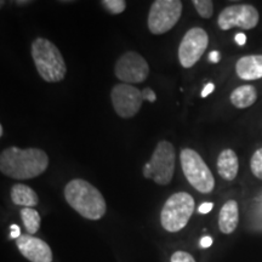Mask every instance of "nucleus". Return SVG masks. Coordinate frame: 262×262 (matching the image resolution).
Listing matches in <instances>:
<instances>
[{"instance_id": "1", "label": "nucleus", "mask_w": 262, "mask_h": 262, "mask_svg": "<svg viewBox=\"0 0 262 262\" xmlns=\"http://www.w3.org/2000/svg\"><path fill=\"white\" fill-rule=\"evenodd\" d=\"M49 157L42 149L9 147L0 155V171L15 180H31L47 171Z\"/></svg>"}, {"instance_id": "2", "label": "nucleus", "mask_w": 262, "mask_h": 262, "mask_svg": "<svg viewBox=\"0 0 262 262\" xmlns=\"http://www.w3.org/2000/svg\"><path fill=\"white\" fill-rule=\"evenodd\" d=\"M64 198L72 209L88 220H100L106 214L102 193L83 179H74L66 185Z\"/></svg>"}, {"instance_id": "3", "label": "nucleus", "mask_w": 262, "mask_h": 262, "mask_svg": "<svg viewBox=\"0 0 262 262\" xmlns=\"http://www.w3.org/2000/svg\"><path fill=\"white\" fill-rule=\"evenodd\" d=\"M31 54L39 75L47 83H58L64 79L67 66L54 42L39 37L32 42Z\"/></svg>"}, {"instance_id": "4", "label": "nucleus", "mask_w": 262, "mask_h": 262, "mask_svg": "<svg viewBox=\"0 0 262 262\" xmlns=\"http://www.w3.org/2000/svg\"><path fill=\"white\" fill-rule=\"evenodd\" d=\"M194 208V199L189 193H173L165 202L160 212V222L163 228L172 233L181 231L188 224Z\"/></svg>"}, {"instance_id": "5", "label": "nucleus", "mask_w": 262, "mask_h": 262, "mask_svg": "<svg viewBox=\"0 0 262 262\" xmlns=\"http://www.w3.org/2000/svg\"><path fill=\"white\" fill-rule=\"evenodd\" d=\"M175 147L169 141H160L150 157V160L143 166V176L146 179L153 180L157 185H169L175 172Z\"/></svg>"}, {"instance_id": "6", "label": "nucleus", "mask_w": 262, "mask_h": 262, "mask_svg": "<svg viewBox=\"0 0 262 262\" xmlns=\"http://www.w3.org/2000/svg\"><path fill=\"white\" fill-rule=\"evenodd\" d=\"M180 160L185 178L192 187L204 194L211 193L215 187L214 175L199 153L192 148H183Z\"/></svg>"}, {"instance_id": "7", "label": "nucleus", "mask_w": 262, "mask_h": 262, "mask_svg": "<svg viewBox=\"0 0 262 262\" xmlns=\"http://www.w3.org/2000/svg\"><path fill=\"white\" fill-rule=\"evenodd\" d=\"M180 0H156L150 5L147 25L152 34L160 35L178 25L182 14Z\"/></svg>"}, {"instance_id": "8", "label": "nucleus", "mask_w": 262, "mask_h": 262, "mask_svg": "<svg viewBox=\"0 0 262 262\" xmlns=\"http://www.w3.org/2000/svg\"><path fill=\"white\" fill-rule=\"evenodd\" d=\"M260 15L254 5L239 4L227 6L222 10L219 15L217 25L222 31H229L234 27L249 31L256 27Z\"/></svg>"}, {"instance_id": "9", "label": "nucleus", "mask_w": 262, "mask_h": 262, "mask_svg": "<svg viewBox=\"0 0 262 262\" xmlns=\"http://www.w3.org/2000/svg\"><path fill=\"white\" fill-rule=\"evenodd\" d=\"M114 74L124 84L142 83L149 75V64L139 52L127 51L118 58Z\"/></svg>"}, {"instance_id": "10", "label": "nucleus", "mask_w": 262, "mask_h": 262, "mask_svg": "<svg viewBox=\"0 0 262 262\" xmlns=\"http://www.w3.org/2000/svg\"><path fill=\"white\" fill-rule=\"evenodd\" d=\"M209 44V35L201 27H193L186 33L179 47V61L183 68H192L201 60Z\"/></svg>"}, {"instance_id": "11", "label": "nucleus", "mask_w": 262, "mask_h": 262, "mask_svg": "<svg viewBox=\"0 0 262 262\" xmlns=\"http://www.w3.org/2000/svg\"><path fill=\"white\" fill-rule=\"evenodd\" d=\"M111 100L116 113L120 118H133L142 107V91L130 84H117L111 91Z\"/></svg>"}, {"instance_id": "12", "label": "nucleus", "mask_w": 262, "mask_h": 262, "mask_svg": "<svg viewBox=\"0 0 262 262\" xmlns=\"http://www.w3.org/2000/svg\"><path fill=\"white\" fill-rule=\"evenodd\" d=\"M19 253L31 262H52V251L40 238L31 234H22L16 239Z\"/></svg>"}, {"instance_id": "13", "label": "nucleus", "mask_w": 262, "mask_h": 262, "mask_svg": "<svg viewBox=\"0 0 262 262\" xmlns=\"http://www.w3.org/2000/svg\"><path fill=\"white\" fill-rule=\"evenodd\" d=\"M235 72L243 80H257L262 78V55L241 57L235 63Z\"/></svg>"}, {"instance_id": "14", "label": "nucleus", "mask_w": 262, "mask_h": 262, "mask_svg": "<svg viewBox=\"0 0 262 262\" xmlns=\"http://www.w3.org/2000/svg\"><path fill=\"white\" fill-rule=\"evenodd\" d=\"M216 166H217L219 175L222 179L226 180V181H233L237 178L239 170L238 157L235 155L234 150L231 148L222 150L220 155H219Z\"/></svg>"}, {"instance_id": "15", "label": "nucleus", "mask_w": 262, "mask_h": 262, "mask_svg": "<svg viewBox=\"0 0 262 262\" xmlns=\"http://www.w3.org/2000/svg\"><path fill=\"white\" fill-rule=\"evenodd\" d=\"M239 222V206L235 201L226 202L219 214V227L225 234H231L237 229Z\"/></svg>"}, {"instance_id": "16", "label": "nucleus", "mask_w": 262, "mask_h": 262, "mask_svg": "<svg viewBox=\"0 0 262 262\" xmlns=\"http://www.w3.org/2000/svg\"><path fill=\"white\" fill-rule=\"evenodd\" d=\"M11 201L14 204L24 208H34L35 205H38L39 196L29 186L16 183L11 188Z\"/></svg>"}, {"instance_id": "17", "label": "nucleus", "mask_w": 262, "mask_h": 262, "mask_svg": "<svg viewBox=\"0 0 262 262\" xmlns=\"http://www.w3.org/2000/svg\"><path fill=\"white\" fill-rule=\"evenodd\" d=\"M229 100H231V103L234 107L239 108V110L253 106L257 100L256 88L253 86V85H242V86H238L237 89L232 91Z\"/></svg>"}, {"instance_id": "18", "label": "nucleus", "mask_w": 262, "mask_h": 262, "mask_svg": "<svg viewBox=\"0 0 262 262\" xmlns=\"http://www.w3.org/2000/svg\"><path fill=\"white\" fill-rule=\"evenodd\" d=\"M21 217L22 222H24L26 231L28 232V234H35L40 228V215L37 210H34L33 208H24L21 210Z\"/></svg>"}, {"instance_id": "19", "label": "nucleus", "mask_w": 262, "mask_h": 262, "mask_svg": "<svg viewBox=\"0 0 262 262\" xmlns=\"http://www.w3.org/2000/svg\"><path fill=\"white\" fill-rule=\"evenodd\" d=\"M192 4L203 18H210L214 14V3L211 0H193Z\"/></svg>"}, {"instance_id": "20", "label": "nucleus", "mask_w": 262, "mask_h": 262, "mask_svg": "<svg viewBox=\"0 0 262 262\" xmlns=\"http://www.w3.org/2000/svg\"><path fill=\"white\" fill-rule=\"evenodd\" d=\"M101 4L110 14L119 15L125 11L126 2L125 0H102Z\"/></svg>"}, {"instance_id": "21", "label": "nucleus", "mask_w": 262, "mask_h": 262, "mask_svg": "<svg viewBox=\"0 0 262 262\" xmlns=\"http://www.w3.org/2000/svg\"><path fill=\"white\" fill-rule=\"evenodd\" d=\"M250 169L255 178L262 180V148L255 150L253 157H251Z\"/></svg>"}, {"instance_id": "22", "label": "nucleus", "mask_w": 262, "mask_h": 262, "mask_svg": "<svg viewBox=\"0 0 262 262\" xmlns=\"http://www.w3.org/2000/svg\"><path fill=\"white\" fill-rule=\"evenodd\" d=\"M171 262H195L194 257L186 251H176L172 254Z\"/></svg>"}, {"instance_id": "23", "label": "nucleus", "mask_w": 262, "mask_h": 262, "mask_svg": "<svg viewBox=\"0 0 262 262\" xmlns=\"http://www.w3.org/2000/svg\"><path fill=\"white\" fill-rule=\"evenodd\" d=\"M142 98H143V101L147 100V101H149V102L153 103V102H156L157 95L152 89H149V88H145V89L142 90Z\"/></svg>"}, {"instance_id": "24", "label": "nucleus", "mask_w": 262, "mask_h": 262, "mask_svg": "<svg viewBox=\"0 0 262 262\" xmlns=\"http://www.w3.org/2000/svg\"><path fill=\"white\" fill-rule=\"evenodd\" d=\"M212 208H214V204L212 203H203V204L199 206V212L201 214H208V212H210L212 210Z\"/></svg>"}, {"instance_id": "25", "label": "nucleus", "mask_w": 262, "mask_h": 262, "mask_svg": "<svg viewBox=\"0 0 262 262\" xmlns=\"http://www.w3.org/2000/svg\"><path fill=\"white\" fill-rule=\"evenodd\" d=\"M214 89H215V85L212 84V83H208L204 86V89H203V91H202V97H206V96H209V95H210L212 91H214Z\"/></svg>"}, {"instance_id": "26", "label": "nucleus", "mask_w": 262, "mask_h": 262, "mask_svg": "<svg viewBox=\"0 0 262 262\" xmlns=\"http://www.w3.org/2000/svg\"><path fill=\"white\" fill-rule=\"evenodd\" d=\"M221 60V55L219 51H211L210 55H209V61L212 62V63H217L219 61Z\"/></svg>"}, {"instance_id": "27", "label": "nucleus", "mask_w": 262, "mask_h": 262, "mask_svg": "<svg viewBox=\"0 0 262 262\" xmlns=\"http://www.w3.org/2000/svg\"><path fill=\"white\" fill-rule=\"evenodd\" d=\"M11 238L12 239H18L19 237H21V232H19V227L17 225H12L11 226Z\"/></svg>"}, {"instance_id": "28", "label": "nucleus", "mask_w": 262, "mask_h": 262, "mask_svg": "<svg viewBox=\"0 0 262 262\" xmlns=\"http://www.w3.org/2000/svg\"><path fill=\"white\" fill-rule=\"evenodd\" d=\"M245 41H247V35L244 34V33H237L235 34V42H237L238 45H244Z\"/></svg>"}, {"instance_id": "29", "label": "nucleus", "mask_w": 262, "mask_h": 262, "mask_svg": "<svg viewBox=\"0 0 262 262\" xmlns=\"http://www.w3.org/2000/svg\"><path fill=\"white\" fill-rule=\"evenodd\" d=\"M212 244V238L211 237H203L202 241H201V247L202 248H209L211 247Z\"/></svg>"}, {"instance_id": "30", "label": "nucleus", "mask_w": 262, "mask_h": 262, "mask_svg": "<svg viewBox=\"0 0 262 262\" xmlns=\"http://www.w3.org/2000/svg\"><path fill=\"white\" fill-rule=\"evenodd\" d=\"M3 135H4V127H3V125H0V136L3 137Z\"/></svg>"}, {"instance_id": "31", "label": "nucleus", "mask_w": 262, "mask_h": 262, "mask_svg": "<svg viewBox=\"0 0 262 262\" xmlns=\"http://www.w3.org/2000/svg\"><path fill=\"white\" fill-rule=\"evenodd\" d=\"M31 2H16V4H29Z\"/></svg>"}]
</instances>
